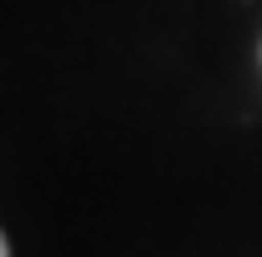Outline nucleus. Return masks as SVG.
I'll use <instances>...</instances> for the list:
<instances>
[{
	"label": "nucleus",
	"instance_id": "nucleus-1",
	"mask_svg": "<svg viewBox=\"0 0 262 257\" xmlns=\"http://www.w3.org/2000/svg\"><path fill=\"white\" fill-rule=\"evenodd\" d=\"M0 257H10V252H5V237H0Z\"/></svg>",
	"mask_w": 262,
	"mask_h": 257
}]
</instances>
